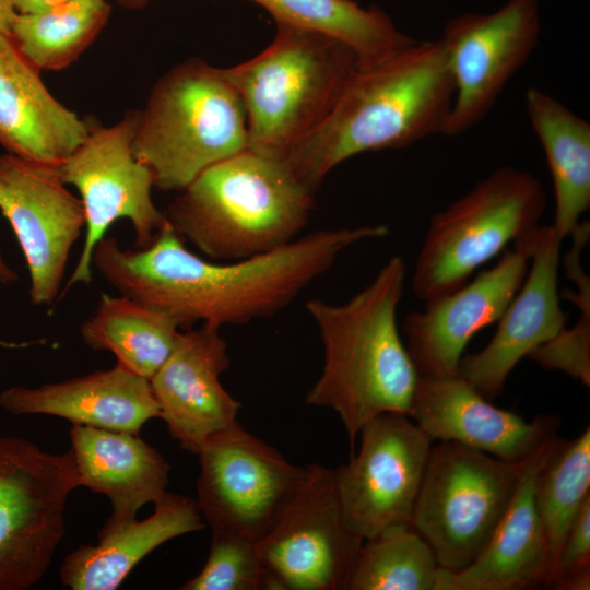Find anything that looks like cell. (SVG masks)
Returning a JSON list of instances; mask_svg holds the SVG:
<instances>
[{"mask_svg":"<svg viewBox=\"0 0 590 590\" xmlns=\"http://www.w3.org/2000/svg\"><path fill=\"white\" fill-rule=\"evenodd\" d=\"M541 30L539 0H508L492 13L468 12L449 20L438 38L455 83L444 135L479 123L535 49Z\"/></svg>","mask_w":590,"mask_h":590,"instance_id":"13","label":"cell"},{"mask_svg":"<svg viewBox=\"0 0 590 590\" xmlns=\"http://www.w3.org/2000/svg\"><path fill=\"white\" fill-rule=\"evenodd\" d=\"M16 280V272L7 263L0 248V283L10 284Z\"/></svg>","mask_w":590,"mask_h":590,"instance_id":"36","label":"cell"},{"mask_svg":"<svg viewBox=\"0 0 590 590\" xmlns=\"http://www.w3.org/2000/svg\"><path fill=\"white\" fill-rule=\"evenodd\" d=\"M436 556L411 523L363 541L345 590H436Z\"/></svg>","mask_w":590,"mask_h":590,"instance_id":"30","label":"cell"},{"mask_svg":"<svg viewBox=\"0 0 590 590\" xmlns=\"http://www.w3.org/2000/svg\"><path fill=\"white\" fill-rule=\"evenodd\" d=\"M529 263L528 247L520 239L491 269L404 317V343L420 377L459 374L469 341L498 321L522 284Z\"/></svg>","mask_w":590,"mask_h":590,"instance_id":"16","label":"cell"},{"mask_svg":"<svg viewBox=\"0 0 590 590\" xmlns=\"http://www.w3.org/2000/svg\"><path fill=\"white\" fill-rule=\"evenodd\" d=\"M248 145L247 116L223 69L187 60L164 74L139 110L134 157L154 187L180 191L208 167Z\"/></svg>","mask_w":590,"mask_h":590,"instance_id":"6","label":"cell"},{"mask_svg":"<svg viewBox=\"0 0 590 590\" xmlns=\"http://www.w3.org/2000/svg\"><path fill=\"white\" fill-rule=\"evenodd\" d=\"M68 0H13L17 13H33L46 10Z\"/></svg>","mask_w":590,"mask_h":590,"instance_id":"34","label":"cell"},{"mask_svg":"<svg viewBox=\"0 0 590 590\" xmlns=\"http://www.w3.org/2000/svg\"><path fill=\"white\" fill-rule=\"evenodd\" d=\"M16 13L13 0H0V34L11 35V27Z\"/></svg>","mask_w":590,"mask_h":590,"instance_id":"35","label":"cell"},{"mask_svg":"<svg viewBox=\"0 0 590 590\" xmlns=\"http://www.w3.org/2000/svg\"><path fill=\"white\" fill-rule=\"evenodd\" d=\"M483 397L459 374L420 377L409 417L434 441H453L496 458L522 461L556 435L557 422H528Z\"/></svg>","mask_w":590,"mask_h":590,"instance_id":"19","label":"cell"},{"mask_svg":"<svg viewBox=\"0 0 590 590\" xmlns=\"http://www.w3.org/2000/svg\"><path fill=\"white\" fill-rule=\"evenodd\" d=\"M109 14L106 0H68L43 11L16 13L10 37L39 71L61 70L94 42Z\"/></svg>","mask_w":590,"mask_h":590,"instance_id":"28","label":"cell"},{"mask_svg":"<svg viewBox=\"0 0 590 590\" xmlns=\"http://www.w3.org/2000/svg\"><path fill=\"white\" fill-rule=\"evenodd\" d=\"M276 23L317 32L339 40L356 55L359 69L370 68L417 42L402 33L390 17L351 0H253Z\"/></svg>","mask_w":590,"mask_h":590,"instance_id":"27","label":"cell"},{"mask_svg":"<svg viewBox=\"0 0 590 590\" xmlns=\"http://www.w3.org/2000/svg\"><path fill=\"white\" fill-rule=\"evenodd\" d=\"M181 328L168 315L130 297L102 294L80 334L93 351H108L116 363L150 380L174 351Z\"/></svg>","mask_w":590,"mask_h":590,"instance_id":"26","label":"cell"},{"mask_svg":"<svg viewBox=\"0 0 590 590\" xmlns=\"http://www.w3.org/2000/svg\"><path fill=\"white\" fill-rule=\"evenodd\" d=\"M90 128L50 94L11 37L0 34V144L7 153L58 165L82 144Z\"/></svg>","mask_w":590,"mask_h":590,"instance_id":"22","label":"cell"},{"mask_svg":"<svg viewBox=\"0 0 590 590\" xmlns=\"http://www.w3.org/2000/svg\"><path fill=\"white\" fill-rule=\"evenodd\" d=\"M358 68L356 55L339 40L278 23L267 49L223 69L245 107L247 149L283 160L328 117Z\"/></svg>","mask_w":590,"mask_h":590,"instance_id":"5","label":"cell"},{"mask_svg":"<svg viewBox=\"0 0 590 590\" xmlns=\"http://www.w3.org/2000/svg\"><path fill=\"white\" fill-rule=\"evenodd\" d=\"M154 505L153 514L144 520L111 515L99 530L96 544L81 545L63 558L62 585L72 590L117 589L160 545L204 528L196 499L167 492Z\"/></svg>","mask_w":590,"mask_h":590,"instance_id":"23","label":"cell"},{"mask_svg":"<svg viewBox=\"0 0 590 590\" xmlns=\"http://www.w3.org/2000/svg\"><path fill=\"white\" fill-rule=\"evenodd\" d=\"M267 533L260 555L283 589L345 590L363 540L347 527L333 470L317 463Z\"/></svg>","mask_w":590,"mask_h":590,"instance_id":"14","label":"cell"},{"mask_svg":"<svg viewBox=\"0 0 590 590\" xmlns=\"http://www.w3.org/2000/svg\"><path fill=\"white\" fill-rule=\"evenodd\" d=\"M0 406L14 415H54L137 435L146 422L161 416L150 380L119 363L59 382L10 387L0 393Z\"/></svg>","mask_w":590,"mask_h":590,"instance_id":"21","label":"cell"},{"mask_svg":"<svg viewBox=\"0 0 590 590\" xmlns=\"http://www.w3.org/2000/svg\"><path fill=\"white\" fill-rule=\"evenodd\" d=\"M314 194L282 160L246 149L200 173L165 215L185 241L210 260L227 262L296 239Z\"/></svg>","mask_w":590,"mask_h":590,"instance_id":"4","label":"cell"},{"mask_svg":"<svg viewBox=\"0 0 590 590\" xmlns=\"http://www.w3.org/2000/svg\"><path fill=\"white\" fill-rule=\"evenodd\" d=\"M385 224L322 229L271 251L220 262L185 246L168 221L145 248L105 236L92 267L120 295L172 317L222 328L271 317L286 308L350 247L387 236Z\"/></svg>","mask_w":590,"mask_h":590,"instance_id":"1","label":"cell"},{"mask_svg":"<svg viewBox=\"0 0 590 590\" xmlns=\"http://www.w3.org/2000/svg\"><path fill=\"white\" fill-rule=\"evenodd\" d=\"M531 456L508 461L453 441L432 446L411 524L440 568L459 570L480 554Z\"/></svg>","mask_w":590,"mask_h":590,"instance_id":"8","label":"cell"},{"mask_svg":"<svg viewBox=\"0 0 590 590\" xmlns=\"http://www.w3.org/2000/svg\"><path fill=\"white\" fill-rule=\"evenodd\" d=\"M405 279L404 260L393 256L349 300L306 303L323 346L322 370L306 403L333 410L351 448L373 417L385 412L409 415L411 409L420 376L397 322Z\"/></svg>","mask_w":590,"mask_h":590,"instance_id":"3","label":"cell"},{"mask_svg":"<svg viewBox=\"0 0 590 590\" xmlns=\"http://www.w3.org/2000/svg\"><path fill=\"white\" fill-rule=\"evenodd\" d=\"M361 446L333 470L349 529L363 541L411 523L433 440L406 415L385 412L359 430Z\"/></svg>","mask_w":590,"mask_h":590,"instance_id":"12","label":"cell"},{"mask_svg":"<svg viewBox=\"0 0 590 590\" xmlns=\"http://www.w3.org/2000/svg\"><path fill=\"white\" fill-rule=\"evenodd\" d=\"M116 1H118L120 4L127 8L137 9V8H141L145 5L151 0H116Z\"/></svg>","mask_w":590,"mask_h":590,"instance_id":"37","label":"cell"},{"mask_svg":"<svg viewBox=\"0 0 590 590\" xmlns=\"http://www.w3.org/2000/svg\"><path fill=\"white\" fill-rule=\"evenodd\" d=\"M548 588L590 589V498L583 504L567 531Z\"/></svg>","mask_w":590,"mask_h":590,"instance_id":"33","label":"cell"},{"mask_svg":"<svg viewBox=\"0 0 590 590\" xmlns=\"http://www.w3.org/2000/svg\"><path fill=\"white\" fill-rule=\"evenodd\" d=\"M70 441L80 486L105 495L113 516L137 517L167 493L170 465L139 435L72 424Z\"/></svg>","mask_w":590,"mask_h":590,"instance_id":"24","label":"cell"},{"mask_svg":"<svg viewBox=\"0 0 590 590\" xmlns=\"http://www.w3.org/2000/svg\"><path fill=\"white\" fill-rule=\"evenodd\" d=\"M181 590H282L264 564L253 539L213 529L208 559Z\"/></svg>","mask_w":590,"mask_h":590,"instance_id":"31","label":"cell"},{"mask_svg":"<svg viewBox=\"0 0 590 590\" xmlns=\"http://www.w3.org/2000/svg\"><path fill=\"white\" fill-rule=\"evenodd\" d=\"M455 83L439 39L417 40L347 81L328 117L282 160L316 191L345 160L444 134Z\"/></svg>","mask_w":590,"mask_h":590,"instance_id":"2","label":"cell"},{"mask_svg":"<svg viewBox=\"0 0 590 590\" xmlns=\"http://www.w3.org/2000/svg\"><path fill=\"white\" fill-rule=\"evenodd\" d=\"M138 116L139 110H129L113 126H91L82 144L57 165L63 182L79 191L85 212L82 251L63 292L91 284L94 249L117 220L130 221L135 248L148 247L167 221L152 200L151 170L133 155Z\"/></svg>","mask_w":590,"mask_h":590,"instance_id":"10","label":"cell"},{"mask_svg":"<svg viewBox=\"0 0 590 590\" xmlns=\"http://www.w3.org/2000/svg\"><path fill=\"white\" fill-rule=\"evenodd\" d=\"M590 498V428L576 438H556L535 483V503L547 545L548 583L569 527Z\"/></svg>","mask_w":590,"mask_h":590,"instance_id":"29","label":"cell"},{"mask_svg":"<svg viewBox=\"0 0 590 590\" xmlns=\"http://www.w3.org/2000/svg\"><path fill=\"white\" fill-rule=\"evenodd\" d=\"M524 105L553 180L552 226L565 239L590 208V123L536 87L527 90Z\"/></svg>","mask_w":590,"mask_h":590,"instance_id":"25","label":"cell"},{"mask_svg":"<svg viewBox=\"0 0 590 590\" xmlns=\"http://www.w3.org/2000/svg\"><path fill=\"white\" fill-rule=\"evenodd\" d=\"M522 240L531 262L522 284L498 319L491 341L481 351L462 356L459 364V375L488 400L502 393L523 357L565 328L558 290L563 239L552 225H540Z\"/></svg>","mask_w":590,"mask_h":590,"instance_id":"17","label":"cell"},{"mask_svg":"<svg viewBox=\"0 0 590 590\" xmlns=\"http://www.w3.org/2000/svg\"><path fill=\"white\" fill-rule=\"evenodd\" d=\"M0 211L24 255L31 303L51 306L59 297L71 249L85 228L81 199L68 190L57 165L4 153Z\"/></svg>","mask_w":590,"mask_h":590,"instance_id":"15","label":"cell"},{"mask_svg":"<svg viewBox=\"0 0 590 590\" xmlns=\"http://www.w3.org/2000/svg\"><path fill=\"white\" fill-rule=\"evenodd\" d=\"M196 503L211 530L259 541L304 481L307 468L248 433L237 422L209 437L198 455Z\"/></svg>","mask_w":590,"mask_h":590,"instance_id":"11","label":"cell"},{"mask_svg":"<svg viewBox=\"0 0 590 590\" xmlns=\"http://www.w3.org/2000/svg\"><path fill=\"white\" fill-rule=\"evenodd\" d=\"M556 438L529 459L514 498L484 548L459 570L439 568L436 590H528L546 586L547 545L535 503V483Z\"/></svg>","mask_w":590,"mask_h":590,"instance_id":"20","label":"cell"},{"mask_svg":"<svg viewBox=\"0 0 590 590\" xmlns=\"http://www.w3.org/2000/svg\"><path fill=\"white\" fill-rule=\"evenodd\" d=\"M578 321L538 346L528 356L546 369L560 370L590 386V298L577 300Z\"/></svg>","mask_w":590,"mask_h":590,"instance_id":"32","label":"cell"},{"mask_svg":"<svg viewBox=\"0 0 590 590\" xmlns=\"http://www.w3.org/2000/svg\"><path fill=\"white\" fill-rule=\"evenodd\" d=\"M220 330L209 323L182 329L174 351L150 379L172 438L193 455L209 437L236 424L240 408L220 380L229 366Z\"/></svg>","mask_w":590,"mask_h":590,"instance_id":"18","label":"cell"},{"mask_svg":"<svg viewBox=\"0 0 590 590\" xmlns=\"http://www.w3.org/2000/svg\"><path fill=\"white\" fill-rule=\"evenodd\" d=\"M78 487L71 450L51 453L28 439L0 436V590H25L44 577Z\"/></svg>","mask_w":590,"mask_h":590,"instance_id":"9","label":"cell"},{"mask_svg":"<svg viewBox=\"0 0 590 590\" xmlns=\"http://www.w3.org/2000/svg\"><path fill=\"white\" fill-rule=\"evenodd\" d=\"M546 194L532 174L503 166L432 216L412 288L426 303L467 283L485 263L540 226Z\"/></svg>","mask_w":590,"mask_h":590,"instance_id":"7","label":"cell"}]
</instances>
